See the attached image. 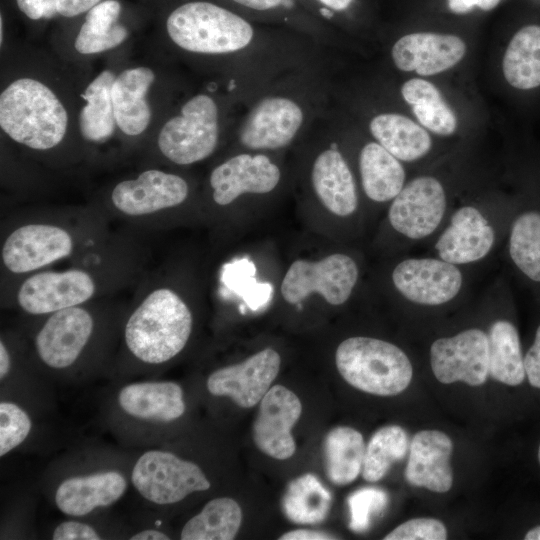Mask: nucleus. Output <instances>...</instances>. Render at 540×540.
Here are the masks:
<instances>
[{"label":"nucleus","mask_w":540,"mask_h":540,"mask_svg":"<svg viewBox=\"0 0 540 540\" xmlns=\"http://www.w3.org/2000/svg\"><path fill=\"white\" fill-rule=\"evenodd\" d=\"M446 209V196L434 177L410 181L393 199L388 218L392 227L411 239L430 235L440 224Z\"/></svg>","instance_id":"aec40b11"},{"label":"nucleus","mask_w":540,"mask_h":540,"mask_svg":"<svg viewBox=\"0 0 540 540\" xmlns=\"http://www.w3.org/2000/svg\"><path fill=\"white\" fill-rule=\"evenodd\" d=\"M140 254L129 243L111 240L66 269H43L1 281V307L22 318L44 316L137 285L143 277Z\"/></svg>","instance_id":"7ed1b4c3"},{"label":"nucleus","mask_w":540,"mask_h":540,"mask_svg":"<svg viewBox=\"0 0 540 540\" xmlns=\"http://www.w3.org/2000/svg\"><path fill=\"white\" fill-rule=\"evenodd\" d=\"M392 280L405 298L423 305L446 303L462 286V274L455 264L433 258L400 262L393 270Z\"/></svg>","instance_id":"4be33fe9"},{"label":"nucleus","mask_w":540,"mask_h":540,"mask_svg":"<svg viewBox=\"0 0 540 540\" xmlns=\"http://www.w3.org/2000/svg\"><path fill=\"white\" fill-rule=\"evenodd\" d=\"M159 73L148 65H132L116 72L111 88L118 136L131 145L153 134L156 123L153 92Z\"/></svg>","instance_id":"4468645a"},{"label":"nucleus","mask_w":540,"mask_h":540,"mask_svg":"<svg viewBox=\"0 0 540 540\" xmlns=\"http://www.w3.org/2000/svg\"><path fill=\"white\" fill-rule=\"evenodd\" d=\"M19 10L30 20L51 19L57 14V0H16Z\"/></svg>","instance_id":"37998d69"},{"label":"nucleus","mask_w":540,"mask_h":540,"mask_svg":"<svg viewBox=\"0 0 540 540\" xmlns=\"http://www.w3.org/2000/svg\"><path fill=\"white\" fill-rule=\"evenodd\" d=\"M488 340L489 375L509 386L520 385L526 373L517 328L507 320H498L492 324Z\"/></svg>","instance_id":"f704fd0d"},{"label":"nucleus","mask_w":540,"mask_h":540,"mask_svg":"<svg viewBox=\"0 0 540 540\" xmlns=\"http://www.w3.org/2000/svg\"><path fill=\"white\" fill-rule=\"evenodd\" d=\"M538 460H539V463H540V444H539V449H538Z\"/></svg>","instance_id":"6e6d98bb"},{"label":"nucleus","mask_w":540,"mask_h":540,"mask_svg":"<svg viewBox=\"0 0 540 540\" xmlns=\"http://www.w3.org/2000/svg\"><path fill=\"white\" fill-rule=\"evenodd\" d=\"M390 53L397 69L430 76L460 62L466 53V45L455 35L418 32L399 38Z\"/></svg>","instance_id":"5701e85b"},{"label":"nucleus","mask_w":540,"mask_h":540,"mask_svg":"<svg viewBox=\"0 0 540 540\" xmlns=\"http://www.w3.org/2000/svg\"><path fill=\"white\" fill-rule=\"evenodd\" d=\"M135 453L118 444L73 443L43 470L40 492L65 517L108 513L132 489Z\"/></svg>","instance_id":"0eeeda50"},{"label":"nucleus","mask_w":540,"mask_h":540,"mask_svg":"<svg viewBox=\"0 0 540 540\" xmlns=\"http://www.w3.org/2000/svg\"><path fill=\"white\" fill-rule=\"evenodd\" d=\"M122 12L118 0H103L86 14L72 47L80 56H95L113 51L128 40V28L119 22Z\"/></svg>","instance_id":"cd10ccee"},{"label":"nucleus","mask_w":540,"mask_h":540,"mask_svg":"<svg viewBox=\"0 0 540 540\" xmlns=\"http://www.w3.org/2000/svg\"><path fill=\"white\" fill-rule=\"evenodd\" d=\"M509 254L520 273L540 285V209L520 213L512 223Z\"/></svg>","instance_id":"4c0bfd02"},{"label":"nucleus","mask_w":540,"mask_h":540,"mask_svg":"<svg viewBox=\"0 0 540 540\" xmlns=\"http://www.w3.org/2000/svg\"><path fill=\"white\" fill-rule=\"evenodd\" d=\"M387 503V494L379 488L366 487L354 491L348 497L350 529L358 533L366 531L370 526L371 517L380 514Z\"/></svg>","instance_id":"a19ab883"},{"label":"nucleus","mask_w":540,"mask_h":540,"mask_svg":"<svg viewBox=\"0 0 540 540\" xmlns=\"http://www.w3.org/2000/svg\"><path fill=\"white\" fill-rule=\"evenodd\" d=\"M191 185L182 174L148 165L105 190L100 208L108 217L130 225L157 229L190 199Z\"/></svg>","instance_id":"9b49d317"},{"label":"nucleus","mask_w":540,"mask_h":540,"mask_svg":"<svg viewBox=\"0 0 540 540\" xmlns=\"http://www.w3.org/2000/svg\"><path fill=\"white\" fill-rule=\"evenodd\" d=\"M55 416L22 401L0 397L1 459L38 444L48 424H52L48 420Z\"/></svg>","instance_id":"c85d7f7f"},{"label":"nucleus","mask_w":540,"mask_h":540,"mask_svg":"<svg viewBox=\"0 0 540 540\" xmlns=\"http://www.w3.org/2000/svg\"><path fill=\"white\" fill-rule=\"evenodd\" d=\"M343 379L363 392L393 396L411 382L413 368L407 355L392 343L363 336L341 342L335 354Z\"/></svg>","instance_id":"ddd939ff"},{"label":"nucleus","mask_w":540,"mask_h":540,"mask_svg":"<svg viewBox=\"0 0 540 540\" xmlns=\"http://www.w3.org/2000/svg\"><path fill=\"white\" fill-rule=\"evenodd\" d=\"M128 305L115 296L106 297L23 318L18 328L42 376L53 385L85 384L107 378Z\"/></svg>","instance_id":"f03ea898"},{"label":"nucleus","mask_w":540,"mask_h":540,"mask_svg":"<svg viewBox=\"0 0 540 540\" xmlns=\"http://www.w3.org/2000/svg\"><path fill=\"white\" fill-rule=\"evenodd\" d=\"M430 363L441 383L463 381L470 386L482 385L489 375L488 336L482 330L468 329L437 339L430 348Z\"/></svg>","instance_id":"6ab92c4d"},{"label":"nucleus","mask_w":540,"mask_h":540,"mask_svg":"<svg viewBox=\"0 0 540 540\" xmlns=\"http://www.w3.org/2000/svg\"><path fill=\"white\" fill-rule=\"evenodd\" d=\"M401 95L412 106L413 113L425 128L443 136L455 132L456 116L434 84L421 78H412L402 85Z\"/></svg>","instance_id":"c9c22d12"},{"label":"nucleus","mask_w":540,"mask_h":540,"mask_svg":"<svg viewBox=\"0 0 540 540\" xmlns=\"http://www.w3.org/2000/svg\"><path fill=\"white\" fill-rule=\"evenodd\" d=\"M500 0H478L477 6L482 10H491L499 4Z\"/></svg>","instance_id":"603ef678"},{"label":"nucleus","mask_w":540,"mask_h":540,"mask_svg":"<svg viewBox=\"0 0 540 540\" xmlns=\"http://www.w3.org/2000/svg\"><path fill=\"white\" fill-rule=\"evenodd\" d=\"M478 0H448L449 9L457 14L468 13L477 6Z\"/></svg>","instance_id":"3c124183"},{"label":"nucleus","mask_w":540,"mask_h":540,"mask_svg":"<svg viewBox=\"0 0 540 540\" xmlns=\"http://www.w3.org/2000/svg\"><path fill=\"white\" fill-rule=\"evenodd\" d=\"M242 107L223 88L185 96L162 117L149 139L153 161L185 167L207 160L231 134Z\"/></svg>","instance_id":"9d476101"},{"label":"nucleus","mask_w":540,"mask_h":540,"mask_svg":"<svg viewBox=\"0 0 540 540\" xmlns=\"http://www.w3.org/2000/svg\"><path fill=\"white\" fill-rule=\"evenodd\" d=\"M302 405L297 395L282 385L272 386L260 401L253 423V440L264 454L285 460L296 451L291 429L299 420Z\"/></svg>","instance_id":"412c9836"},{"label":"nucleus","mask_w":540,"mask_h":540,"mask_svg":"<svg viewBox=\"0 0 540 540\" xmlns=\"http://www.w3.org/2000/svg\"><path fill=\"white\" fill-rule=\"evenodd\" d=\"M327 63L292 72L270 84L242 108L231 135L242 149H285L329 113Z\"/></svg>","instance_id":"423d86ee"},{"label":"nucleus","mask_w":540,"mask_h":540,"mask_svg":"<svg viewBox=\"0 0 540 540\" xmlns=\"http://www.w3.org/2000/svg\"><path fill=\"white\" fill-rule=\"evenodd\" d=\"M69 103L52 81L34 73L6 79L0 91V128L11 142L52 165L84 156Z\"/></svg>","instance_id":"6e6552de"},{"label":"nucleus","mask_w":540,"mask_h":540,"mask_svg":"<svg viewBox=\"0 0 540 540\" xmlns=\"http://www.w3.org/2000/svg\"><path fill=\"white\" fill-rule=\"evenodd\" d=\"M246 11L254 13H278L280 10L290 11L293 8L291 0H229Z\"/></svg>","instance_id":"a18cd8bd"},{"label":"nucleus","mask_w":540,"mask_h":540,"mask_svg":"<svg viewBox=\"0 0 540 540\" xmlns=\"http://www.w3.org/2000/svg\"><path fill=\"white\" fill-rule=\"evenodd\" d=\"M332 503L330 491L313 474H304L287 487L282 500L285 516L298 524H316L328 515Z\"/></svg>","instance_id":"e433bc0d"},{"label":"nucleus","mask_w":540,"mask_h":540,"mask_svg":"<svg viewBox=\"0 0 540 540\" xmlns=\"http://www.w3.org/2000/svg\"><path fill=\"white\" fill-rule=\"evenodd\" d=\"M132 525L108 513L90 517H65L49 529L52 540L128 539Z\"/></svg>","instance_id":"ea45409f"},{"label":"nucleus","mask_w":540,"mask_h":540,"mask_svg":"<svg viewBox=\"0 0 540 540\" xmlns=\"http://www.w3.org/2000/svg\"><path fill=\"white\" fill-rule=\"evenodd\" d=\"M109 384L99 418L123 448L141 450L171 440L174 428L188 414L186 392L177 381L144 377Z\"/></svg>","instance_id":"1a4fd4ad"},{"label":"nucleus","mask_w":540,"mask_h":540,"mask_svg":"<svg viewBox=\"0 0 540 540\" xmlns=\"http://www.w3.org/2000/svg\"><path fill=\"white\" fill-rule=\"evenodd\" d=\"M242 523L240 505L232 498L221 496L207 501L201 510L189 518L179 534L181 540H232Z\"/></svg>","instance_id":"473e14b6"},{"label":"nucleus","mask_w":540,"mask_h":540,"mask_svg":"<svg viewBox=\"0 0 540 540\" xmlns=\"http://www.w3.org/2000/svg\"><path fill=\"white\" fill-rule=\"evenodd\" d=\"M406 431L398 425H388L378 429L365 448L362 476L369 482L381 480L391 465L402 460L409 450Z\"/></svg>","instance_id":"58836bf2"},{"label":"nucleus","mask_w":540,"mask_h":540,"mask_svg":"<svg viewBox=\"0 0 540 540\" xmlns=\"http://www.w3.org/2000/svg\"><path fill=\"white\" fill-rule=\"evenodd\" d=\"M526 540H540V526L529 530L525 535Z\"/></svg>","instance_id":"864d4df0"},{"label":"nucleus","mask_w":540,"mask_h":540,"mask_svg":"<svg viewBox=\"0 0 540 540\" xmlns=\"http://www.w3.org/2000/svg\"><path fill=\"white\" fill-rule=\"evenodd\" d=\"M103 0H57V14L65 18H73L86 14Z\"/></svg>","instance_id":"de8ad7c7"},{"label":"nucleus","mask_w":540,"mask_h":540,"mask_svg":"<svg viewBox=\"0 0 540 540\" xmlns=\"http://www.w3.org/2000/svg\"><path fill=\"white\" fill-rule=\"evenodd\" d=\"M320 8V13L325 19H332L335 14L348 10L354 0H313Z\"/></svg>","instance_id":"09e8293b"},{"label":"nucleus","mask_w":540,"mask_h":540,"mask_svg":"<svg viewBox=\"0 0 540 540\" xmlns=\"http://www.w3.org/2000/svg\"><path fill=\"white\" fill-rule=\"evenodd\" d=\"M116 71L101 70L84 88L76 114V129L84 155L118 136L111 88Z\"/></svg>","instance_id":"393cba45"},{"label":"nucleus","mask_w":540,"mask_h":540,"mask_svg":"<svg viewBox=\"0 0 540 540\" xmlns=\"http://www.w3.org/2000/svg\"><path fill=\"white\" fill-rule=\"evenodd\" d=\"M3 22H4L3 16L1 14V17H0V44H1V46L4 45V33H3L4 25H3Z\"/></svg>","instance_id":"5fc2aeb1"},{"label":"nucleus","mask_w":540,"mask_h":540,"mask_svg":"<svg viewBox=\"0 0 540 540\" xmlns=\"http://www.w3.org/2000/svg\"><path fill=\"white\" fill-rule=\"evenodd\" d=\"M131 485L145 508L158 515L190 496L208 492L213 482L198 461L184 456L169 440L136 450Z\"/></svg>","instance_id":"f8f14e48"},{"label":"nucleus","mask_w":540,"mask_h":540,"mask_svg":"<svg viewBox=\"0 0 540 540\" xmlns=\"http://www.w3.org/2000/svg\"><path fill=\"white\" fill-rule=\"evenodd\" d=\"M279 539L280 540H327V539H335V537L321 531H315V530H309V529H297V530H292L283 534Z\"/></svg>","instance_id":"8fccbe9b"},{"label":"nucleus","mask_w":540,"mask_h":540,"mask_svg":"<svg viewBox=\"0 0 540 540\" xmlns=\"http://www.w3.org/2000/svg\"><path fill=\"white\" fill-rule=\"evenodd\" d=\"M109 239L99 205L21 213L1 227V281L77 261Z\"/></svg>","instance_id":"39448f33"},{"label":"nucleus","mask_w":540,"mask_h":540,"mask_svg":"<svg viewBox=\"0 0 540 540\" xmlns=\"http://www.w3.org/2000/svg\"><path fill=\"white\" fill-rule=\"evenodd\" d=\"M358 279L355 261L341 253L318 261L295 260L282 283L281 295L289 304H299L313 293L331 305H341L350 297Z\"/></svg>","instance_id":"2eb2a0df"},{"label":"nucleus","mask_w":540,"mask_h":540,"mask_svg":"<svg viewBox=\"0 0 540 540\" xmlns=\"http://www.w3.org/2000/svg\"><path fill=\"white\" fill-rule=\"evenodd\" d=\"M365 444L362 434L347 426L335 427L324 440L325 469L336 485L353 482L362 471Z\"/></svg>","instance_id":"72a5a7b5"},{"label":"nucleus","mask_w":540,"mask_h":540,"mask_svg":"<svg viewBox=\"0 0 540 540\" xmlns=\"http://www.w3.org/2000/svg\"><path fill=\"white\" fill-rule=\"evenodd\" d=\"M164 30L177 55L215 73L220 86L243 104L283 76L327 60V49L311 39L260 30L245 16L209 1L178 5Z\"/></svg>","instance_id":"f257e3e1"},{"label":"nucleus","mask_w":540,"mask_h":540,"mask_svg":"<svg viewBox=\"0 0 540 540\" xmlns=\"http://www.w3.org/2000/svg\"><path fill=\"white\" fill-rule=\"evenodd\" d=\"M309 179L322 205L337 216H349L358 206L352 171L336 141H330L314 157Z\"/></svg>","instance_id":"b1692460"},{"label":"nucleus","mask_w":540,"mask_h":540,"mask_svg":"<svg viewBox=\"0 0 540 540\" xmlns=\"http://www.w3.org/2000/svg\"><path fill=\"white\" fill-rule=\"evenodd\" d=\"M451 439L438 430L417 432L409 445V458L405 468L406 481L416 487L444 493L450 490L453 473L450 457Z\"/></svg>","instance_id":"a878e982"},{"label":"nucleus","mask_w":540,"mask_h":540,"mask_svg":"<svg viewBox=\"0 0 540 540\" xmlns=\"http://www.w3.org/2000/svg\"><path fill=\"white\" fill-rule=\"evenodd\" d=\"M506 81L519 90L540 86V26L518 30L510 40L502 61Z\"/></svg>","instance_id":"2f4dec72"},{"label":"nucleus","mask_w":540,"mask_h":540,"mask_svg":"<svg viewBox=\"0 0 540 540\" xmlns=\"http://www.w3.org/2000/svg\"><path fill=\"white\" fill-rule=\"evenodd\" d=\"M359 171L366 196L375 202L394 199L404 187L405 171L399 159L376 141L360 150Z\"/></svg>","instance_id":"7c9ffc66"},{"label":"nucleus","mask_w":540,"mask_h":540,"mask_svg":"<svg viewBox=\"0 0 540 540\" xmlns=\"http://www.w3.org/2000/svg\"><path fill=\"white\" fill-rule=\"evenodd\" d=\"M281 179L279 165L267 153L239 151L211 169L207 184L213 204L226 207L246 194L271 193Z\"/></svg>","instance_id":"dca6fc26"},{"label":"nucleus","mask_w":540,"mask_h":540,"mask_svg":"<svg viewBox=\"0 0 540 540\" xmlns=\"http://www.w3.org/2000/svg\"><path fill=\"white\" fill-rule=\"evenodd\" d=\"M372 137L402 161H414L425 156L432 141L428 132L410 118L392 112L374 115L368 123Z\"/></svg>","instance_id":"c756f323"},{"label":"nucleus","mask_w":540,"mask_h":540,"mask_svg":"<svg viewBox=\"0 0 540 540\" xmlns=\"http://www.w3.org/2000/svg\"><path fill=\"white\" fill-rule=\"evenodd\" d=\"M494 242V231L484 216L472 206L458 209L435 248L440 258L452 264L482 259Z\"/></svg>","instance_id":"bb28decb"},{"label":"nucleus","mask_w":540,"mask_h":540,"mask_svg":"<svg viewBox=\"0 0 540 540\" xmlns=\"http://www.w3.org/2000/svg\"><path fill=\"white\" fill-rule=\"evenodd\" d=\"M447 530L444 524L434 518H416L397 526L385 540H445Z\"/></svg>","instance_id":"79ce46f5"},{"label":"nucleus","mask_w":540,"mask_h":540,"mask_svg":"<svg viewBox=\"0 0 540 540\" xmlns=\"http://www.w3.org/2000/svg\"><path fill=\"white\" fill-rule=\"evenodd\" d=\"M280 365L278 352L266 348L240 363L212 370L205 378L204 387L214 398H229L239 407L251 408L271 388Z\"/></svg>","instance_id":"a211bd4d"},{"label":"nucleus","mask_w":540,"mask_h":540,"mask_svg":"<svg viewBox=\"0 0 540 540\" xmlns=\"http://www.w3.org/2000/svg\"><path fill=\"white\" fill-rule=\"evenodd\" d=\"M524 367L529 383L540 389V324L536 329L534 341L524 356Z\"/></svg>","instance_id":"c03bdc74"},{"label":"nucleus","mask_w":540,"mask_h":540,"mask_svg":"<svg viewBox=\"0 0 540 540\" xmlns=\"http://www.w3.org/2000/svg\"><path fill=\"white\" fill-rule=\"evenodd\" d=\"M0 397L16 399L43 412L57 414L53 384L34 366L18 327L1 330Z\"/></svg>","instance_id":"f3484780"},{"label":"nucleus","mask_w":540,"mask_h":540,"mask_svg":"<svg viewBox=\"0 0 540 540\" xmlns=\"http://www.w3.org/2000/svg\"><path fill=\"white\" fill-rule=\"evenodd\" d=\"M171 538L161 521L132 525L128 536L130 540H170Z\"/></svg>","instance_id":"49530a36"},{"label":"nucleus","mask_w":540,"mask_h":540,"mask_svg":"<svg viewBox=\"0 0 540 540\" xmlns=\"http://www.w3.org/2000/svg\"><path fill=\"white\" fill-rule=\"evenodd\" d=\"M195 326L182 293L157 270L144 274L129 302L110 381L156 377L187 348Z\"/></svg>","instance_id":"20e7f679"}]
</instances>
